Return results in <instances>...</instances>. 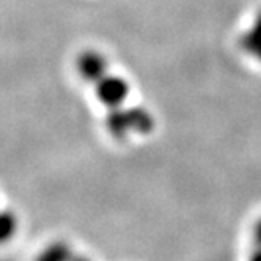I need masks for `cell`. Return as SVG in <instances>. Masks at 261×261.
<instances>
[{"instance_id": "obj_7", "label": "cell", "mask_w": 261, "mask_h": 261, "mask_svg": "<svg viewBox=\"0 0 261 261\" xmlns=\"http://www.w3.org/2000/svg\"><path fill=\"white\" fill-rule=\"evenodd\" d=\"M255 239H256V244H258V252L253 255V258H261V220L258 222V225L255 228Z\"/></svg>"}, {"instance_id": "obj_1", "label": "cell", "mask_w": 261, "mask_h": 261, "mask_svg": "<svg viewBox=\"0 0 261 261\" xmlns=\"http://www.w3.org/2000/svg\"><path fill=\"white\" fill-rule=\"evenodd\" d=\"M106 126L112 137L121 140L129 133H139V134L151 133L154 129V118L143 107H129V109L114 107L107 114Z\"/></svg>"}, {"instance_id": "obj_5", "label": "cell", "mask_w": 261, "mask_h": 261, "mask_svg": "<svg viewBox=\"0 0 261 261\" xmlns=\"http://www.w3.org/2000/svg\"><path fill=\"white\" fill-rule=\"evenodd\" d=\"M17 228V219L10 211H0V244L13 238Z\"/></svg>"}, {"instance_id": "obj_3", "label": "cell", "mask_w": 261, "mask_h": 261, "mask_svg": "<svg viewBox=\"0 0 261 261\" xmlns=\"http://www.w3.org/2000/svg\"><path fill=\"white\" fill-rule=\"evenodd\" d=\"M77 69L87 82L96 84L107 74V62L101 54L87 50L81 54V57L77 59Z\"/></svg>"}, {"instance_id": "obj_6", "label": "cell", "mask_w": 261, "mask_h": 261, "mask_svg": "<svg viewBox=\"0 0 261 261\" xmlns=\"http://www.w3.org/2000/svg\"><path fill=\"white\" fill-rule=\"evenodd\" d=\"M68 258H71V249L63 242H54L40 255L43 261H65Z\"/></svg>"}, {"instance_id": "obj_2", "label": "cell", "mask_w": 261, "mask_h": 261, "mask_svg": "<svg viewBox=\"0 0 261 261\" xmlns=\"http://www.w3.org/2000/svg\"><path fill=\"white\" fill-rule=\"evenodd\" d=\"M98 99L109 109L120 107L129 95V84L118 76H106L96 82Z\"/></svg>"}, {"instance_id": "obj_4", "label": "cell", "mask_w": 261, "mask_h": 261, "mask_svg": "<svg viewBox=\"0 0 261 261\" xmlns=\"http://www.w3.org/2000/svg\"><path fill=\"white\" fill-rule=\"evenodd\" d=\"M241 44L249 54L255 55L256 59L261 60V13L256 16L253 29L242 35Z\"/></svg>"}]
</instances>
